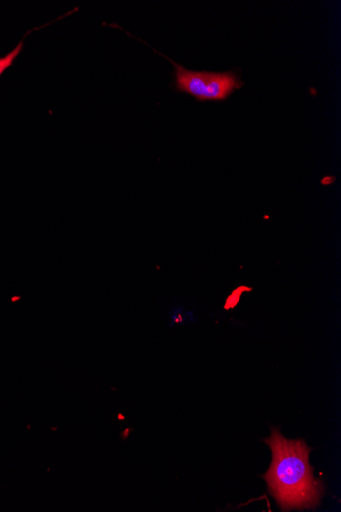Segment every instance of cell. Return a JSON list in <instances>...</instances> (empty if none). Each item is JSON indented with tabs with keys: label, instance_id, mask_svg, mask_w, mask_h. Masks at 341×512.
<instances>
[{
	"label": "cell",
	"instance_id": "obj_1",
	"mask_svg": "<svg viewBox=\"0 0 341 512\" xmlns=\"http://www.w3.org/2000/svg\"><path fill=\"white\" fill-rule=\"evenodd\" d=\"M266 443L272 450L273 460L264 479L281 509L315 507L323 493V485L313 475L309 462L311 448L302 440L284 439L277 430H273Z\"/></svg>",
	"mask_w": 341,
	"mask_h": 512
},
{
	"label": "cell",
	"instance_id": "obj_2",
	"mask_svg": "<svg viewBox=\"0 0 341 512\" xmlns=\"http://www.w3.org/2000/svg\"><path fill=\"white\" fill-rule=\"evenodd\" d=\"M160 55L174 66L175 89L199 102H224L231 97L235 90L245 85L236 70L226 72L192 71L176 64L168 57Z\"/></svg>",
	"mask_w": 341,
	"mask_h": 512
},
{
	"label": "cell",
	"instance_id": "obj_3",
	"mask_svg": "<svg viewBox=\"0 0 341 512\" xmlns=\"http://www.w3.org/2000/svg\"><path fill=\"white\" fill-rule=\"evenodd\" d=\"M22 49H23V41L19 43L17 48L12 53H10L8 56L0 59V76H2L4 74V72L13 65L14 61L20 55Z\"/></svg>",
	"mask_w": 341,
	"mask_h": 512
}]
</instances>
